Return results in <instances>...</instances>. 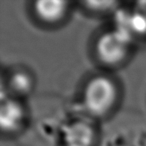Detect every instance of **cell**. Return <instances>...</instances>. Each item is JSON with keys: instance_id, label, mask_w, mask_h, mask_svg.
Wrapping results in <instances>:
<instances>
[{"instance_id": "1", "label": "cell", "mask_w": 146, "mask_h": 146, "mask_svg": "<svg viewBox=\"0 0 146 146\" xmlns=\"http://www.w3.org/2000/svg\"><path fill=\"white\" fill-rule=\"evenodd\" d=\"M116 97L114 83L107 77L97 76L90 80L84 91V102L91 113L103 114L113 105Z\"/></svg>"}, {"instance_id": "2", "label": "cell", "mask_w": 146, "mask_h": 146, "mask_svg": "<svg viewBox=\"0 0 146 146\" xmlns=\"http://www.w3.org/2000/svg\"><path fill=\"white\" fill-rule=\"evenodd\" d=\"M131 39V32L125 29H116L107 32L98 39L96 52L102 62L114 65L125 57L128 43Z\"/></svg>"}, {"instance_id": "3", "label": "cell", "mask_w": 146, "mask_h": 146, "mask_svg": "<svg viewBox=\"0 0 146 146\" xmlns=\"http://www.w3.org/2000/svg\"><path fill=\"white\" fill-rule=\"evenodd\" d=\"M65 146H91L94 139V131L84 122H75L65 129Z\"/></svg>"}, {"instance_id": "4", "label": "cell", "mask_w": 146, "mask_h": 146, "mask_svg": "<svg viewBox=\"0 0 146 146\" xmlns=\"http://www.w3.org/2000/svg\"><path fill=\"white\" fill-rule=\"evenodd\" d=\"M23 118V108L12 99L2 100L0 108V125L2 130L16 129Z\"/></svg>"}, {"instance_id": "5", "label": "cell", "mask_w": 146, "mask_h": 146, "mask_svg": "<svg viewBox=\"0 0 146 146\" xmlns=\"http://www.w3.org/2000/svg\"><path fill=\"white\" fill-rule=\"evenodd\" d=\"M68 3L59 0H39L35 2V12L42 20L54 22L63 16Z\"/></svg>"}, {"instance_id": "6", "label": "cell", "mask_w": 146, "mask_h": 146, "mask_svg": "<svg viewBox=\"0 0 146 146\" xmlns=\"http://www.w3.org/2000/svg\"><path fill=\"white\" fill-rule=\"evenodd\" d=\"M31 79L25 72H16L10 79V85L18 93H26L31 88Z\"/></svg>"}, {"instance_id": "7", "label": "cell", "mask_w": 146, "mask_h": 146, "mask_svg": "<svg viewBox=\"0 0 146 146\" xmlns=\"http://www.w3.org/2000/svg\"><path fill=\"white\" fill-rule=\"evenodd\" d=\"M129 29L133 32L146 33V16L140 12H135L129 16Z\"/></svg>"}, {"instance_id": "8", "label": "cell", "mask_w": 146, "mask_h": 146, "mask_svg": "<svg viewBox=\"0 0 146 146\" xmlns=\"http://www.w3.org/2000/svg\"><path fill=\"white\" fill-rule=\"evenodd\" d=\"M115 4L114 2H110V1H106V2H103V1H97V2H87V5H89L92 8H96V9H106L107 6H110V5Z\"/></svg>"}]
</instances>
